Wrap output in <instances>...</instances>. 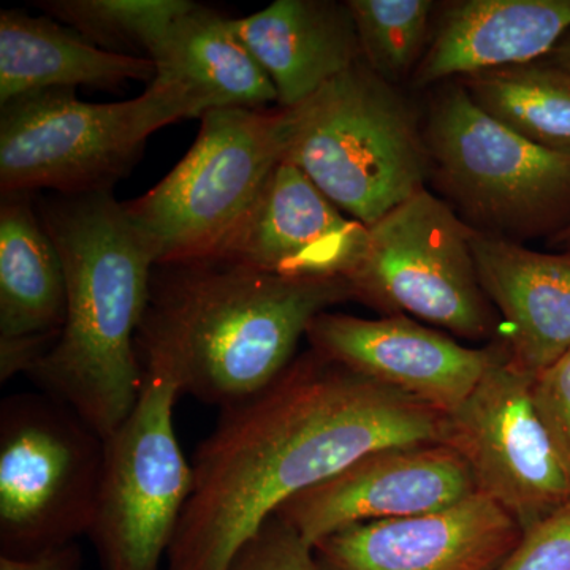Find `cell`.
Here are the masks:
<instances>
[{
    "instance_id": "e0dca14e",
    "label": "cell",
    "mask_w": 570,
    "mask_h": 570,
    "mask_svg": "<svg viewBox=\"0 0 570 570\" xmlns=\"http://www.w3.org/2000/svg\"><path fill=\"white\" fill-rule=\"evenodd\" d=\"M471 247L509 362L538 376L570 351V250L538 253L474 228Z\"/></svg>"
},
{
    "instance_id": "7402d4cb",
    "label": "cell",
    "mask_w": 570,
    "mask_h": 570,
    "mask_svg": "<svg viewBox=\"0 0 570 570\" xmlns=\"http://www.w3.org/2000/svg\"><path fill=\"white\" fill-rule=\"evenodd\" d=\"M472 102L512 132L570 156V75L546 61L455 78Z\"/></svg>"
},
{
    "instance_id": "83f0119b",
    "label": "cell",
    "mask_w": 570,
    "mask_h": 570,
    "mask_svg": "<svg viewBox=\"0 0 570 570\" xmlns=\"http://www.w3.org/2000/svg\"><path fill=\"white\" fill-rule=\"evenodd\" d=\"M82 554L77 543L32 558L0 557V570H81Z\"/></svg>"
},
{
    "instance_id": "52a82bcc",
    "label": "cell",
    "mask_w": 570,
    "mask_h": 570,
    "mask_svg": "<svg viewBox=\"0 0 570 570\" xmlns=\"http://www.w3.org/2000/svg\"><path fill=\"white\" fill-rule=\"evenodd\" d=\"M200 119L181 163L124 204L154 265L214 253L284 163L296 108H217Z\"/></svg>"
},
{
    "instance_id": "5b68a950",
    "label": "cell",
    "mask_w": 570,
    "mask_h": 570,
    "mask_svg": "<svg viewBox=\"0 0 570 570\" xmlns=\"http://www.w3.org/2000/svg\"><path fill=\"white\" fill-rule=\"evenodd\" d=\"M423 135L430 179L480 234L521 239L570 230V156L549 151L480 110L456 80L434 88Z\"/></svg>"
},
{
    "instance_id": "9c48e42d",
    "label": "cell",
    "mask_w": 570,
    "mask_h": 570,
    "mask_svg": "<svg viewBox=\"0 0 570 570\" xmlns=\"http://www.w3.org/2000/svg\"><path fill=\"white\" fill-rule=\"evenodd\" d=\"M140 396L129 417L105 439L99 504L89 539L102 570H160L193 491V464L176 438L181 393L163 355L138 354Z\"/></svg>"
},
{
    "instance_id": "484cf974",
    "label": "cell",
    "mask_w": 570,
    "mask_h": 570,
    "mask_svg": "<svg viewBox=\"0 0 570 570\" xmlns=\"http://www.w3.org/2000/svg\"><path fill=\"white\" fill-rule=\"evenodd\" d=\"M531 395L570 480V351L532 377Z\"/></svg>"
},
{
    "instance_id": "f546056e",
    "label": "cell",
    "mask_w": 570,
    "mask_h": 570,
    "mask_svg": "<svg viewBox=\"0 0 570 570\" xmlns=\"http://www.w3.org/2000/svg\"><path fill=\"white\" fill-rule=\"evenodd\" d=\"M566 243H568V245H570V230L568 232V234H566L564 236H561V238L558 239L557 245H566Z\"/></svg>"
},
{
    "instance_id": "ba28073f",
    "label": "cell",
    "mask_w": 570,
    "mask_h": 570,
    "mask_svg": "<svg viewBox=\"0 0 570 570\" xmlns=\"http://www.w3.org/2000/svg\"><path fill=\"white\" fill-rule=\"evenodd\" d=\"M105 441L47 393L0 406V557L32 558L89 535Z\"/></svg>"
},
{
    "instance_id": "9a60e30c",
    "label": "cell",
    "mask_w": 570,
    "mask_h": 570,
    "mask_svg": "<svg viewBox=\"0 0 570 570\" xmlns=\"http://www.w3.org/2000/svg\"><path fill=\"white\" fill-rule=\"evenodd\" d=\"M366 238V225L341 212L298 167L284 160L209 255L279 276L344 277L358 262Z\"/></svg>"
},
{
    "instance_id": "ffe728a7",
    "label": "cell",
    "mask_w": 570,
    "mask_h": 570,
    "mask_svg": "<svg viewBox=\"0 0 570 570\" xmlns=\"http://www.w3.org/2000/svg\"><path fill=\"white\" fill-rule=\"evenodd\" d=\"M151 61L154 80L181 88L195 118L217 108L277 102L272 78L235 32L234 20L198 3L175 21Z\"/></svg>"
},
{
    "instance_id": "d4e9b609",
    "label": "cell",
    "mask_w": 570,
    "mask_h": 570,
    "mask_svg": "<svg viewBox=\"0 0 570 570\" xmlns=\"http://www.w3.org/2000/svg\"><path fill=\"white\" fill-rule=\"evenodd\" d=\"M227 570H321L313 547L273 515L236 553Z\"/></svg>"
},
{
    "instance_id": "8992f818",
    "label": "cell",
    "mask_w": 570,
    "mask_h": 570,
    "mask_svg": "<svg viewBox=\"0 0 570 570\" xmlns=\"http://www.w3.org/2000/svg\"><path fill=\"white\" fill-rule=\"evenodd\" d=\"M0 107L2 194L111 190L156 130L195 118L186 92L159 80L126 102H81L75 89L55 88L22 94Z\"/></svg>"
},
{
    "instance_id": "7c38bea8",
    "label": "cell",
    "mask_w": 570,
    "mask_h": 570,
    "mask_svg": "<svg viewBox=\"0 0 570 570\" xmlns=\"http://www.w3.org/2000/svg\"><path fill=\"white\" fill-rule=\"evenodd\" d=\"M478 493L471 469L445 444L377 450L288 499L277 519L306 543L371 521L409 519L459 504Z\"/></svg>"
},
{
    "instance_id": "277c9868",
    "label": "cell",
    "mask_w": 570,
    "mask_h": 570,
    "mask_svg": "<svg viewBox=\"0 0 570 570\" xmlns=\"http://www.w3.org/2000/svg\"><path fill=\"white\" fill-rule=\"evenodd\" d=\"M295 108L285 163L356 223L371 227L426 189L422 116L400 86L382 80L363 59Z\"/></svg>"
},
{
    "instance_id": "cb8c5ba5",
    "label": "cell",
    "mask_w": 570,
    "mask_h": 570,
    "mask_svg": "<svg viewBox=\"0 0 570 570\" xmlns=\"http://www.w3.org/2000/svg\"><path fill=\"white\" fill-rule=\"evenodd\" d=\"M363 61L382 80H412L430 43L438 3L431 0H348Z\"/></svg>"
},
{
    "instance_id": "4fadbf2b",
    "label": "cell",
    "mask_w": 570,
    "mask_h": 570,
    "mask_svg": "<svg viewBox=\"0 0 570 570\" xmlns=\"http://www.w3.org/2000/svg\"><path fill=\"white\" fill-rule=\"evenodd\" d=\"M306 337L318 355L444 415L460 407L487 370L508 352L504 343L461 346L403 314L362 318L325 311L311 322Z\"/></svg>"
},
{
    "instance_id": "3957f363",
    "label": "cell",
    "mask_w": 570,
    "mask_h": 570,
    "mask_svg": "<svg viewBox=\"0 0 570 570\" xmlns=\"http://www.w3.org/2000/svg\"><path fill=\"white\" fill-rule=\"evenodd\" d=\"M66 273V322L26 376L100 438L129 417L142 385L135 348L153 255L111 190L37 198Z\"/></svg>"
},
{
    "instance_id": "8fae6325",
    "label": "cell",
    "mask_w": 570,
    "mask_h": 570,
    "mask_svg": "<svg viewBox=\"0 0 570 570\" xmlns=\"http://www.w3.org/2000/svg\"><path fill=\"white\" fill-rule=\"evenodd\" d=\"M531 384L505 352L445 415L442 438L466 461L479 493L501 505L523 534L570 502V480L532 403Z\"/></svg>"
},
{
    "instance_id": "5bb4252c",
    "label": "cell",
    "mask_w": 570,
    "mask_h": 570,
    "mask_svg": "<svg viewBox=\"0 0 570 570\" xmlns=\"http://www.w3.org/2000/svg\"><path fill=\"white\" fill-rule=\"evenodd\" d=\"M521 538L515 520L478 491L438 512L346 528L314 554L321 570H497Z\"/></svg>"
},
{
    "instance_id": "2e32d148",
    "label": "cell",
    "mask_w": 570,
    "mask_h": 570,
    "mask_svg": "<svg viewBox=\"0 0 570 570\" xmlns=\"http://www.w3.org/2000/svg\"><path fill=\"white\" fill-rule=\"evenodd\" d=\"M61 254L37 209L36 194L0 200V381L32 366L55 346L66 322Z\"/></svg>"
},
{
    "instance_id": "d6986e66",
    "label": "cell",
    "mask_w": 570,
    "mask_h": 570,
    "mask_svg": "<svg viewBox=\"0 0 570 570\" xmlns=\"http://www.w3.org/2000/svg\"><path fill=\"white\" fill-rule=\"evenodd\" d=\"M234 29L272 78L283 108L306 102L363 59L347 2L276 0L234 20Z\"/></svg>"
},
{
    "instance_id": "7a4b0ae2",
    "label": "cell",
    "mask_w": 570,
    "mask_h": 570,
    "mask_svg": "<svg viewBox=\"0 0 570 570\" xmlns=\"http://www.w3.org/2000/svg\"><path fill=\"white\" fill-rule=\"evenodd\" d=\"M347 299L343 276H279L216 255L157 264L135 348L165 356L181 393L225 409L281 376L311 322Z\"/></svg>"
},
{
    "instance_id": "603a6c76",
    "label": "cell",
    "mask_w": 570,
    "mask_h": 570,
    "mask_svg": "<svg viewBox=\"0 0 570 570\" xmlns=\"http://www.w3.org/2000/svg\"><path fill=\"white\" fill-rule=\"evenodd\" d=\"M39 9L100 50L153 59L190 0H45Z\"/></svg>"
},
{
    "instance_id": "44dd1931",
    "label": "cell",
    "mask_w": 570,
    "mask_h": 570,
    "mask_svg": "<svg viewBox=\"0 0 570 570\" xmlns=\"http://www.w3.org/2000/svg\"><path fill=\"white\" fill-rule=\"evenodd\" d=\"M154 78L156 63L145 56L100 50L51 18L0 11V105L43 89H115Z\"/></svg>"
},
{
    "instance_id": "4316f807",
    "label": "cell",
    "mask_w": 570,
    "mask_h": 570,
    "mask_svg": "<svg viewBox=\"0 0 570 570\" xmlns=\"http://www.w3.org/2000/svg\"><path fill=\"white\" fill-rule=\"evenodd\" d=\"M497 570H570V502L524 532Z\"/></svg>"
},
{
    "instance_id": "6da1fadb",
    "label": "cell",
    "mask_w": 570,
    "mask_h": 570,
    "mask_svg": "<svg viewBox=\"0 0 570 570\" xmlns=\"http://www.w3.org/2000/svg\"><path fill=\"white\" fill-rule=\"evenodd\" d=\"M445 415L309 351L220 409L195 450L167 570H227L288 499L389 448L442 444Z\"/></svg>"
},
{
    "instance_id": "ac0fdd59",
    "label": "cell",
    "mask_w": 570,
    "mask_h": 570,
    "mask_svg": "<svg viewBox=\"0 0 570 570\" xmlns=\"http://www.w3.org/2000/svg\"><path fill=\"white\" fill-rule=\"evenodd\" d=\"M570 31V0H456L438 7L411 85L423 89L542 61Z\"/></svg>"
},
{
    "instance_id": "f1b7e54d",
    "label": "cell",
    "mask_w": 570,
    "mask_h": 570,
    "mask_svg": "<svg viewBox=\"0 0 570 570\" xmlns=\"http://www.w3.org/2000/svg\"><path fill=\"white\" fill-rule=\"evenodd\" d=\"M542 61L570 75V36L562 39Z\"/></svg>"
},
{
    "instance_id": "30bf717a",
    "label": "cell",
    "mask_w": 570,
    "mask_h": 570,
    "mask_svg": "<svg viewBox=\"0 0 570 570\" xmlns=\"http://www.w3.org/2000/svg\"><path fill=\"white\" fill-rule=\"evenodd\" d=\"M471 235L444 198L420 190L367 227L365 249L344 279L354 299L392 316L489 340L501 322L480 285Z\"/></svg>"
}]
</instances>
